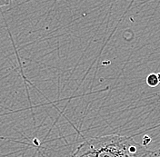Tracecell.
Here are the masks:
<instances>
[{
  "label": "cell",
  "instance_id": "3",
  "mask_svg": "<svg viewBox=\"0 0 160 157\" xmlns=\"http://www.w3.org/2000/svg\"><path fill=\"white\" fill-rule=\"evenodd\" d=\"M13 0H0V7H7L12 4Z\"/></svg>",
  "mask_w": 160,
  "mask_h": 157
},
{
  "label": "cell",
  "instance_id": "4",
  "mask_svg": "<svg viewBox=\"0 0 160 157\" xmlns=\"http://www.w3.org/2000/svg\"><path fill=\"white\" fill-rule=\"evenodd\" d=\"M148 157H160V148L155 150V151H152Z\"/></svg>",
  "mask_w": 160,
  "mask_h": 157
},
{
  "label": "cell",
  "instance_id": "1",
  "mask_svg": "<svg viewBox=\"0 0 160 157\" xmlns=\"http://www.w3.org/2000/svg\"><path fill=\"white\" fill-rule=\"evenodd\" d=\"M150 153L132 137L110 135L85 141L72 157H148Z\"/></svg>",
  "mask_w": 160,
  "mask_h": 157
},
{
  "label": "cell",
  "instance_id": "2",
  "mask_svg": "<svg viewBox=\"0 0 160 157\" xmlns=\"http://www.w3.org/2000/svg\"><path fill=\"white\" fill-rule=\"evenodd\" d=\"M147 84L150 87H156L159 85V81L158 78V74H149L147 77Z\"/></svg>",
  "mask_w": 160,
  "mask_h": 157
},
{
  "label": "cell",
  "instance_id": "5",
  "mask_svg": "<svg viewBox=\"0 0 160 157\" xmlns=\"http://www.w3.org/2000/svg\"><path fill=\"white\" fill-rule=\"evenodd\" d=\"M158 81H159V83H160V73L158 74Z\"/></svg>",
  "mask_w": 160,
  "mask_h": 157
}]
</instances>
